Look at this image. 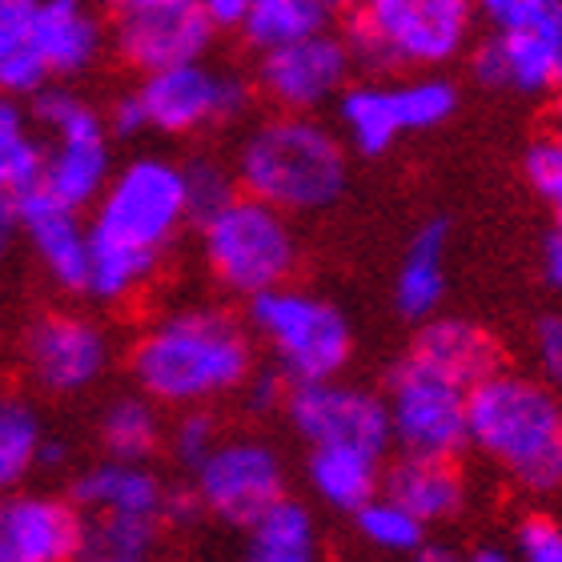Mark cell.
Here are the masks:
<instances>
[{
    "instance_id": "1",
    "label": "cell",
    "mask_w": 562,
    "mask_h": 562,
    "mask_svg": "<svg viewBox=\"0 0 562 562\" xmlns=\"http://www.w3.org/2000/svg\"><path fill=\"white\" fill-rule=\"evenodd\" d=\"M193 222L186 165L140 153L113 169L89 222V290L97 305H125L149 290L165 254Z\"/></svg>"
},
{
    "instance_id": "2",
    "label": "cell",
    "mask_w": 562,
    "mask_h": 562,
    "mask_svg": "<svg viewBox=\"0 0 562 562\" xmlns=\"http://www.w3.org/2000/svg\"><path fill=\"white\" fill-rule=\"evenodd\" d=\"M258 366V341L241 317L217 305H186L140 329L130 374L161 411L237 398Z\"/></svg>"
},
{
    "instance_id": "3",
    "label": "cell",
    "mask_w": 562,
    "mask_h": 562,
    "mask_svg": "<svg viewBox=\"0 0 562 562\" xmlns=\"http://www.w3.org/2000/svg\"><path fill=\"white\" fill-rule=\"evenodd\" d=\"M470 446L527 494L562 491V390L494 370L467 394Z\"/></svg>"
},
{
    "instance_id": "4",
    "label": "cell",
    "mask_w": 562,
    "mask_h": 562,
    "mask_svg": "<svg viewBox=\"0 0 562 562\" xmlns=\"http://www.w3.org/2000/svg\"><path fill=\"white\" fill-rule=\"evenodd\" d=\"M234 173L241 193L285 213H322L346 193V140L317 113H273L237 145Z\"/></svg>"
},
{
    "instance_id": "5",
    "label": "cell",
    "mask_w": 562,
    "mask_h": 562,
    "mask_svg": "<svg viewBox=\"0 0 562 562\" xmlns=\"http://www.w3.org/2000/svg\"><path fill=\"white\" fill-rule=\"evenodd\" d=\"M474 0H358L346 45L370 72H430L467 53Z\"/></svg>"
},
{
    "instance_id": "6",
    "label": "cell",
    "mask_w": 562,
    "mask_h": 562,
    "mask_svg": "<svg viewBox=\"0 0 562 562\" xmlns=\"http://www.w3.org/2000/svg\"><path fill=\"white\" fill-rule=\"evenodd\" d=\"M198 229L205 270L234 297H254L261 290L285 285L302 266V237L293 213L249 193H237L222 210L201 217Z\"/></svg>"
},
{
    "instance_id": "7",
    "label": "cell",
    "mask_w": 562,
    "mask_h": 562,
    "mask_svg": "<svg viewBox=\"0 0 562 562\" xmlns=\"http://www.w3.org/2000/svg\"><path fill=\"white\" fill-rule=\"evenodd\" d=\"M246 326L290 382L338 378L353 358L350 317L293 281L246 297Z\"/></svg>"
},
{
    "instance_id": "8",
    "label": "cell",
    "mask_w": 562,
    "mask_h": 562,
    "mask_svg": "<svg viewBox=\"0 0 562 562\" xmlns=\"http://www.w3.org/2000/svg\"><path fill=\"white\" fill-rule=\"evenodd\" d=\"M29 109L45 137V165H41L36 189H45L48 198L81 213L93 210L113 177V149H109L113 133H109L105 113L60 81L29 97Z\"/></svg>"
},
{
    "instance_id": "9",
    "label": "cell",
    "mask_w": 562,
    "mask_h": 562,
    "mask_svg": "<svg viewBox=\"0 0 562 562\" xmlns=\"http://www.w3.org/2000/svg\"><path fill=\"white\" fill-rule=\"evenodd\" d=\"M133 93L145 109L149 133H161V137H193V133L234 125L237 117H246L254 101V89L241 72L210 65L205 57L140 72Z\"/></svg>"
},
{
    "instance_id": "10",
    "label": "cell",
    "mask_w": 562,
    "mask_h": 562,
    "mask_svg": "<svg viewBox=\"0 0 562 562\" xmlns=\"http://www.w3.org/2000/svg\"><path fill=\"white\" fill-rule=\"evenodd\" d=\"M470 72L486 89L547 93L562 72V0H522L470 53Z\"/></svg>"
},
{
    "instance_id": "11",
    "label": "cell",
    "mask_w": 562,
    "mask_h": 562,
    "mask_svg": "<svg viewBox=\"0 0 562 562\" xmlns=\"http://www.w3.org/2000/svg\"><path fill=\"white\" fill-rule=\"evenodd\" d=\"M467 386L450 382L446 374L422 366L418 358H402L390 370L386 411H390V442L398 454H430L458 458L470 446L467 426Z\"/></svg>"
},
{
    "instance_id": "12",
    "label": "cell",
    "mask_w": 562,
    "mask_h": 562,
    "mask_svg": "<svg viewBox=\"0 0 562 562\" xmlns=\"http://www.w3.org/2000/svg\"><path fill=\"white\" fill-rule=\"evenodd\" d=\"M285 491H290L285 458L278 454V446L254 434L222 438L193 470V494L201 503V515L234 530H246Z\"/></svg>"
},
{
    "instance_id": "13",
    "label": "cell",
    "mask_w": 562,
    "mask_h": 562,
    "mask_svg": "<svg viewBox=\"0 0 562 562\" xmlns=\"http://www.w3.org/2000/svg\"><path fill=\"white\" fill-rule=\"evenodd\" d=\"M113 366L109 329L77 310H48L24 329L21 370L48 398H77L105 382Z\"/></svg>"
},
{
    "instance_id": "14",
    "label": "cell",
    "mask_w": 562,
    "mask_h": 562,
    "mask_svg": "<svg viewBox=\"0 0 562 562\" xmlns=\"http://www.w3.org/2000/svg\"><path fill=\"white\" fill-rule=\"evenodd\" d=\"M281 414L302 446H366L374 454H386L394 446L386 394L346 382L341 374L293 382Z\"/></svg>"
},
{
    "instance_id": "15",
    "label": "cell",
    "mask_w": 562,
    "mask_h": 562,
    "mask_svg": "<svg viewBox=\"0 0 562 562\" xmlns=\"http://www.w3.org/2000/svg\"><path fill=\"white\" fill-rule=\"evenodd\" d=\"M217 24L201 0H117L109 45L137 72L169 69L181 60L205 57Z\"/></svg>"
},
{
    "instance_id": "16",
    "label": "cell",
    "mask_w": 562,
    "mask_h": 562,
    "mask_svg": "<svg viewBox=\"0 0 562 562\" xmlns=\"http://www.w3.org/2000/svg\"><path fill=\"white\" fill-rule=\"evenodd\" d=\"M353 53L346 36L317 29V33L290 41V45L258 53L254 85L278 113H317L338 101V93L350 85Z\"/></svg>"
},
{
    "instance_id": "17",
    "label": "cell",
    "mask_w": 562,
    "mask_h": 562,
    "mask_svg": "<svg viewBox=\"0 0 562 562\" xmlns=\"http://www.w3.org/2000/svg\"><path fill=\"white\" fill-rule=\"evenodd\" d=\"M85 510L57 494L0 498V562H72L85 551Z\"/></svg>"
},
{
    "instance_id": "18",
    "label": "cell",
    "mask_w": 562,
    "mask_h": 562,
    "mask_svg": "<svg viewBox=\"0 0 562 562\" xmlns=\"http://www.w3.org/2000/svg\"><path fill=\"white\" fill-rule=\"evenodd\" d=\"M12 222L21 225L41 270L57 290H89V225H85L81 210H72L33 186L12 201Z\"/></svg>"
},
{
    "instance_id": "19",
    "label": "cell",
    "mask_w": 562,
    "mask_h": 562,
    "mask_svg": "<svg viewBox=\"0 0 562 562\" xmlns=\"http://www.w3.org/2000/svg\"><path fill=\"white\" fill-rule=\"evenodd\" d=\"M24 16L53 81H77L105 57L109 29L89 0H33Z\"/></svg>"
},
{
    "instance_id": "20",
    "label": "cell",
    "mask_w": 562,
    "mask_h": 562,
    "mask_svg": "<svg viewBox=\"0 0 562 562\" xmlns=\"http://www.w3.org/2000/svg\"><path fill=\"white\" fill-rule=\"evenodd\" d=\"M69 498L85 515H149L161 518L169 486L149 462L130 458H101L85 467L69 486Z\"/></svg>"
},
{
    "instance_id": "21",
    "label": "cell",
    "mask_w": 562,
    "mask_h": 562,
    "mask_svg": "<svg viewBox=\"0 0 562 562\" xmlns=\"http://www.w3.org/2000/svg\"><path fill=\"white\" fill-rule=\"evenodd\" d=\"M411 358L446 374L458 386H479L482 378L503 370V346L491 329L474 326L467 317H426L418 338L411 346Z\"/></svg>"
},
{
    "instance_id": "22",
    "label": "cell",
    "mask_w": 562,
    "mask_h": 562,
    "mask_svg": "<svg viewBox=\"0 0 562 562\" xmlns=\"http://www.w3.org/2000/svg\"><path fill=\"white\" fill-rule=\"evenodd\" d=\"M382 494L402 503L426 527H438L467 510V474L458 470V458L402 454L382 474Z\"/></svg>"
},
{
    "instance_id": "23",
    "label": "cell",
    "mask_w": 562,
    "mask_h": 562,
    "mask_svg": "<svg viewBox=\"0 0 562 562\" xmlns=\"http://www.w3.org/2000/svg\"><path fill=\"white\" fill-rule=\"evenodd\" d=\"M382 458L366 446H305V482L334 515H353L382 491Z\"/></svg>"
},
{
    "instance_id": "24",
    "label": "cell",
    "mask_w": 562,
    "mask_h": 562,
    "mask_svg": "<svg viewBox=\"0 0 562 562\" xmlns=\"http://www.w3.org/2000/svg\"><path fill=\"white\" fill-rule=\"evenodd\" d=\"M446 246H450V225L446 217H430L414 229L411 246L402 254L398 278H394V305L406 322H426L442 310L446 297Z\"/></svg>"
},
{
    "instance_id": "25",
    "label": "cell",
    "mask_w": 562,
    "mask_h": 562,
    "mask_svg": "<svg viewBox=\"0 0 562 562\" xmlns=\"http://www.w3.org/2000/svg\"><path fill=\"white\" fill-rule=\"evenodd\" d=\"M334 113H338V130L346 137V145L358 149L362 157H382L406 133L402 130L398 101H394V85H346L338 101H334Z\"/></svg>"
},
{
    "instance_id": "26",
    "label": "cell",
    "mask_w": 562,
    "mask_h": 562,
    "mask_svg": "<svg viewBox=\"0 0 562 562\" xmlns=\"http://www.w3.org/2000/svg\"><path fill=\"white\" fill-rule=\"evenodd\" d=\"M322 554V530L314 510L290 494H281L246 527L249 562H314Z\"/></svg>"
},
{
    "instance_id": "27",
    "label": "cell",
    "mask_w": 562,
    "mask_h": 562,
    "mask_svg": "<svg viewBox=\"0 0 562 562\" xmlns=\"http://www.w3.org/2000/svg\"><path fill=\"white\" fill-rule=\"evenodd\" d=\"M165 422L161 406L149 394H121L97 418V442L105 458H130V462H149L165 450Z\"/></svg>"
},
{
    "instance_id": "28",
    "label": "cell",
    "mask_w": 562,
    "mask_h": 562,
    "mask_svg": "<svg viewBox=\"0 0 562 562\" xmlns=\"http://www.w3.org/2000/svg\"><path fill=\"white\" fill-rule=\"evenodd\" d=\"M41 165L45 137L36 130L33 109L21 97L0 93V205L12 210V201L41 181Z\"/></svg>"
},
{
    "instance_id": "29",
    "label": "cell",
    "mask_w": 562,
    "mask_h": 562,
    "mask_svg": "<svg viewBox=\"0 0 562 562\" xmlns=\"http://www.w3.org/2000/svg\"><path fill=\"white\" fill-rule=\"evenodd\" d=\"M45 438V422L36 406L12 390H0V498L24 486V479L36 470Z\"/></svg>"
},
{
    "instance_id": "30",
    "label": "cell",
    "mask_w": 562,
    "mask_h": 562,
    "mask_svg": "<svg viewBox=\"0 0 562 562\" xmlns=\"http://www.w3.org/2000/svg\"><path fill=\"white\" fill-rule=\"evenodd\" d=\"M329 24V12L317 0H254L249 12L241 16L237 33L254 53H270V48L302 41Z\"/></svg>"
},
{
    "instance_id": "31",
    "label": "cell",
    "mask_w": 562,
    "mask_h": 562,
    "mask_svg": "<svg viewBox=\"0 0 562 562\" xmlns=\"http://www.w3.org/2000/svg\"><path fill=\"white\" fill-rule=\"evenodd\" d=\"M85 551L93 562H145L161 547V518L149 515H85Z\"/></svg>"
},
{
    "instance_id": "32",
    "label": "cell",
    "mask_w": 562,
    "mask_h": 562,
    "mask_svg": "<svg viewBox=\"0 0 562 562\" xmlns=\"http://www.w3.org/2000/svg\"><path fill=\"white\" fill-rule=\"evenodd\" d=\"M353 530L358 539L378 554H414L418 559L422 547H426V522L414 518L402 503H394L390 494L378 491L366 506L353 510Z\"/></svg>"
},
{
    "instance_id": "33",
    "label": "cell",
    "mask_w": 562,
    "mask_h": 562,
    "mask_svg": "<svg viewBox=\"0 0 562 562\" xmlns=\"http://www.w3.org/2000/svg\"><path fill=\"white\" fill-rule=\"evenodd\" d=\"M45 85H53L41 45L33 36V24L24 16V9L9 21H0V93L4 97H36Z\"/></svg>"
},
{
    "instance_id": "34",
    "label": "cell",
    "mask_w": 562,
    "mask_h": 562,
    "mask_svg": "<svg viewBox=\"0 0 562 562\" xmlns=\"http://www.w3.org/2000/svg\"><path fill=\"white\" fill-rule=\"evenodd\" d=\"M394 101H398L402 130L406 133H430L458 113L454 81L438 77L434 69L422 72V77H411V81L394 85Z\"/></svg>"
},
{
    "instance_id": "35",
    "label": "cell",
    "mask_w": 562,
    "mask_h": 562,
    "mask_svg": "<svg viewBox=\"0 0 562 562\" xmlns=\"http://www.w3.org/2000/svg\"><path fill=\"white\" fill-rule=\"evenodd\" d=\"M222 438V422H217V414L210 406H186V411H173V422L165 430V450H169L177 467L193 474L201 467V458L210 454Z\"/></svg>"
},
{
    "instance_id": "36",
    "label": "cell",
    "mask_w": 562,
    "mask_h": 562,
    "mask_svg": "<svg viewBox=\"0 0 562 562\" xmlns=\"http://www.w3.org/2000/svg\"><path fill=\"white\" fill-rule=\"evenodd\" d=\"M181 165H186V189H189L193 222L210 217L213 210H222L225 201H234L241 193L234 165L217 161V157H193V161H181Z\"/></svg>"
},
{
    "instance_id": "37",
    "label": "cell",
    "mask_w": 562,
    "mask_h": 562,
    "mask_svg": "<svg viewBox=\"0 0 562 562\" xmlns=\"http://www.w3.org/2000/svg\"><path fill=\"white\" fill-rule=\"evenodd\" d=\"M522 169H527L530 189L551 205L554 229H562V140L554 137V133L551 137L535 140V145L527 149Z\"/></svg>"
},
{
    "instance_id": "38",
    "label": "cell",
    "mask_w": 562,
    "mask_h": 562,
    "mask_svg": "<svg viewBox=\"0 0 562 562\" xmlns=\"http://www.w3.org/2000/svg\"><path fill=\"white\" fill-rule=\"evenodd\" d=\"M515 551L527 562H562V522L554 515H527L515 530Z\"/></svg>"
},
{
    "instance_id": "39",
    "label": "cell",
    "mask_w": 562,
    "mask_h": 562,
    "mask_svg": "<svg viewBox=\"0 0 562 562\" xmlns=\"http://www.w3.org/2000/svg\"><path fill=\"white\" fill-rule=\"evenodd\" d=\"M530 358H535V374L547 386L562 390V314H542L530 329Z\"/></svg>"
},
{
    "instance_id": "40",
    "label": "cell",
    "mask_w": 562,
    "mask_h": 562,
    "mask_svg": "<svg viewBox=\"0 0 562 562\" xmlns=\"http://www.w3.org/2000/svg\"><path fill=\"white\" fill-rule=\"evenodd\" d=\"M290 386L293 382L281 374L278 366H270V370H258V366H254V374H249L246 386H241V402H246V411L254 414V418H270V414H281Z\"/></svg>"
},
{
    "instance_id": "41",
    "label": "cell",
    "mask_w": 562,
    "mask_h": 562,
    "mask_svg": "<svg viewBox=\"0 0 562 562\" xmlns=\"http://www.w3.org/2000/svg\"><path fill=\"white\" fill-rule=\"evenodd\" d=\"M105 121H109V133L113 137H121V140H133V137H140V133H149V121H145V109H140V101H137V93H121L113 105H109V113H105Z\"/></svg>"
},
{
    "instance_id": "42",
    "label": "cell",
    "mask_w": 562,
    "mask_h": 562,
    "mask_svg": "<svg viewBox=\"0 0 562 562\" xmlns=\"http://www.w3.org/2000/svg\"><path fill=\"white\" fill-rule=\"evenodd\" d=\"M249 4H254V0H201V9L210 12V21L217 24V29H237L241 16L249 12Z\"/></svg>"
},
{
    "instance_id": "43",
    "label": "cell",
    "mask_w": 562,
    "mask_h": 562,
    "mask_svg": "<svg viewBox=\"0 0 562 562\" xmlns=\"http://www.w3.org/2000/svg\"><path fill=\"white\" fill-rule=\"evenodd\" d=\"M542 273H547V281L562 293V229H554V234L547 237V246H542Z\"/></svg>"
},
{
    "instance_id": "44",
    "label": "cell",
    "mask_w": 562,
    "mask_h": 562,
    "mask_svg": "<svg viewBox=\"0 0 562 562\" xmlns=\"http://www.w3.org/2000/svg\"><path fill=\"white\" fill-rule=\"evenodd\" d=\"M69 462V442H60V438H41V454H36V470H57Z\"/></svg>"
},
{
    "instance_id": "45",
    "label": "cell",
    "mask_w": 562,
    "mask_h": 562,
    "mask_svg": "<svg viewBox=\"0 0 562 562\" xmlns=\"http://www.w3.org/2000/svg\"><path fill=\"white\" fill-rule=\"evenodd\" d=\"M522 0H474V9H479V16H486V21H503L506 12L518 9Z\"/></svg>"
},
{
    "instance_id": "46",
    "label": "cell",
    "mask_w": 562,
    "mask_h": 562,
    "mask_svg": "<svg viewBox=\"0 0 562 562\" xmlns=\"http://www.w3.org/2000/svg\"><path fill=\"white\" fill-rule=\"evenodd\" d=\"M474 559H479V562H506L510 554H506V547H494V542H486V547H479V551H474Z\"/></svg>"
},
{
    "instance_id": "47",
    "label": "cell",
    "mask_w": 562,
    "mask_h": 562,
    "mask_svg": "<svg viewBox=\"0 0 562 562\" xmlns=\"http://www.w3.org/2000/svg\"><path fill=\"white\" fill-rule=\"evenodd\" d=\"M33 0H0V21H9V16H16L21 9H29Z\"/></svg>"
},
{
    "instance_id": "48",
    "label": "cell",
    "mask_w": 562,
    "mask_h": 562,
    "mask_svg": "<svg viewBox=\"0 0 562 562\" xmlns=\"http://www.w3.org/2000/svg\"><path fill=\"white\" fill-rule=\"evenodd\" d=\"M551 133L562 140V85H559V97H554V109H551Z\"/></svg>"
},
{
    "instance_id": "49",
    "label": "cell",
    "mask_w": 562,
    "mask_h": 562,
    "mask_svg": "<svg viewBox=\"0 0 562 562\" xmlns=\"http://www.w3.org/2000/svg\"><path fill=\"white\" fill-rule=\"evenodd\" d=\"M9 222H12V210L0 205V258H4V241H9Z\"/></svg>"
},
{
    "instance_id": "50",
    "label": "cell",
    "mask_w": 562,
    "mask_h": 562,
    "mask_svg": "<svg viewBox=\"0 0 562 562\" xmlns=\"http://www.w3.org/2000/svg\"><path fill=\"white\" fill-rule=\"evenodd\" d=\"M317 4H322V9H326L329 16H334V12H350L353 4H358V0H317Z\"/></svg>"
}]
</instances>
